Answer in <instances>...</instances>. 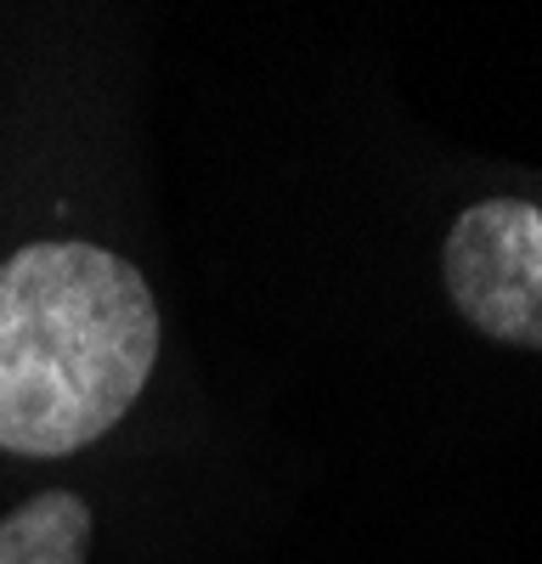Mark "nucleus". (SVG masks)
Returning a JSON list of instances; mask_svg holds the SVG:
<instances>
[{"instance_id": "1", "label": "nucleus", "mask_w": 542, "mask_h": 564, "mask_svg": "<svg viewBox=\"0 0 542 564\" xmlns=\"http://www.w3.org/2000/svg\"><path fill=\"white\" fill-rule=\"evenodd\" d=\"M159 300L124 254L29 243L0 265V452L68 457L142 401Z\"/></svg>"}, {"instance_id": "2", "label": "nucleus", "mask_w": 542, "mask_h": 564, "mask_svg": "<svg viewBox=\"0 0 542 564\" xmlns=\"http://www.w3.org/2000/svg\"><path fill=\"white\" fill-rule=\"evenodd\" d=\"M446 300L475 334L542 350V198H480L441 243Z\"/></svg>"}, {"instance_id": "3", "label": "nucleus", "mask_w": 542, "mask_h": 564, "mask_svg": "<svg viewBox=\"0 0 542 564\" xmlns=\"http://www.w3.org/2000/svg\"><path fill=\"white\" fill-rule=\"evenodd\" d=\"M0 564H90V508L74 491H40L0 520Z\"/></svg>"}]
</instances>
